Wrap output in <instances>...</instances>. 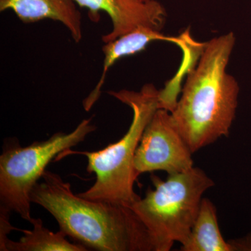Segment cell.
Returning <instances> with one entry per match:
<instances>
[{
  "mask_svg": "<svg viewBox=\"0 0 251 251\" xmlns=\"http://www.w3.org/2000/svg\"><path fill=\"white\" fill-rule=\"evenodd\" d=\"M14 11L25 23L52 20L62 23L75 43L82 39V16L74 0H0V11Z\"/></svg>",
  "mask_w": 251,
  "mask_h": 251,
  "instance_id": "cell-8",
  "label": "cell"
},
{
  "mask_svg": "<svg viewBox=\"0 0 251 251\" xmlns=\"http://www.w3.org/2000/svg\"><path fill=\"white\" fill-rule=\"evenodd\" d=\"M29 223L33 229H21L24 235L18 242L6 238L0 242L1 251H86L81 244L71 243L66 239L67 234L59 229L53 232L46 228L42 220L32 218Z\"/></svg>",
  "mask_w": 251,
  "mask_h": 251,
  "instance_id": "cell-11",
  "label": "cell"
},
{
  "mask_svg": "<svg viewBox=\"0 0 251 251\" xmlns=\"http://www.w3.org/2000/svg\"><path fill=\"white\" fill-rule=\"evenodd\" d=\"M157 41H171L176 44H182V40L164 35L161 33V31L145 27L137 28L135 30L127 33L115 40L105 43L103 47V52L105 57L103 72L98 84L84 101L85 110H90L99 99L107 73L115 62L123 57L141 52L150 43Z\"/></svg>",
  "mask_w": 251,
  "mask_h": 251,
  "instance_id": "cell-9",
  "label": "cell"
},
{
  "mask_svg": "<svg viewBox=\"0 0 251 251\" xmlns=\"http://www.w3.org/2000/svg\"><path fill=\"white\" fill-rule=\"evenodd\" d=\"M160 91L147 84L139 92L123 90L108 94L133 110V120L128 131L115 143L97 151L67 150L57 156L61 159L70 154L87 157V171L96 175L94 184L77 196L94 201H103L129 206L140 199L134 191L138 178L134 166L137 149L145 127L158 109Z\"/></svg>",
  "mask_w": 251,
  "mask_h": 251,
  "instance_id": "cell-3",
  "label": "cell"
},
{
  "mask_svg": "<svg viewBox=\"0 0 251 251\" xmlns=\"http://www.w3.org/2000/svg\"><path fill=\"white\" fill-rule=\"evenodd\" d=\"M193 153L175 126L171 112L158 108L145 127L135 153L137 175L155 171L177 174L194 168Z\"/></svg>",
  "mask_w": 251,
  "mask_h": 251,
  "instance_id": "cell-6",
  "label": "cell"
},
{
  "mask_svg": "<svg viewBox=\"0 0 251 251\" xmlns=\"http://www.w3.org/2000/svg\"><path fill=\"white\" fill-rule=\"evenodd\" d=\"M141 1H152V0H141Z\"/></svg>",
  "mask_w": 251,
  "mask_h": 251,
  "instance_id": "cell-13",
  "label": "cell"
},
{
  "mask_svg": "<svg viewBox=\"0 0 251 251\" xmlns=\"http://www.w3.org/2000/svg\"><path fill=\"white\" fill-rule=\"evenodd\" d=\"M42 179L31 190V203L49 211L77 244L99 251H154L148 229L129 206L80 197L52 172H44Z\"/></svg>",
  "mask_w": 251,
  "mask_h": 251,
  "instance_id": "cell-2",
  "label": "cell"
},
{
  "mask_svg": "<svg viewBox=\"0 0 251 251\" xmlns=\"http://www.w3.org/2000/svg\"><path fill=\"white\" fill-rule=\"evenodd\" d=\"M92 118L85 119L69 133L58 132L44 141L21 147L18 141L5 143L0 156L1 206L29 222L31 190L54 158L85 140L96 130Z\"/></svg>",
  "mask_w": 251,
  "mask_h": 251,
  "instance_id": "cell-5",
  "label": "cell"
},
{
  "mask_svg": "<svg viewBox=\"0 0 251 251\" xmlns=\"http://www.w3.org/2000/svg\"><path fill=\"white\" fill-rule=\"evenodd\" d=\"M181 250L233 251L232 244L225 240L220 231L216 206L208 198H202L191 233Z\"/></svg>",
  "mask_w": 251,
  "mask_h": 251,
  "instance_id": "cell-10",
  "label": "cell"
},
{
  "mask_svg": "<svg viewBox=\"0 0 251 251\" xmlns=\"http://www.w3.org/2000/svg\"><path fill=\"white\" fill-rule=\"evenodd\" d=\"M155 190L129 206L148 229L154 251H169L175 242L187 241L197 218L203 194L214 186L199 168L169 175L163 181L151 176Z\"/></svg>",
  "mask_w": 251,
  "mask_h": 251,
  "instance_id": "cell-4",
  "label": "cell"
},
{
  "mask_svg": "<svg viewBox=\"0 0 251 251\" xmlns=\"http://www.w3.org/2000/svg\"><path fill=\"white\" fill-rule=\"evenodd\" d=\"M235 42V35L229 31L204 44L171 112L193 153L227 136L235 118L239 85L227 72Z\"/></svg>",
  "mask_w": 251,
  "mask_h": 251,
  "instance_id": "cell-1",
  "label": "cell"
},
{
  "mask_svg": "<svg viewBox=\"0 0 251 251\" xmlns=\"http://www.w3.org/2000/svg\"><path fill=\"white\" fill-rule=\"evenodd\" d=\"M90 11L91 18L98 21L103 11L112 21L111 31L102 36L103 43L115 40L137 28L145 27L161 31L167 19L164 6L156 0H74Z\"/></svg>",
  "mask_w": 251,
  "mask_h": 251,
  "instance_id": "cell-7",
  "label": "cell"
},
{
  "mask_svg": "<svg viewBox=\"0 0 251 251\" xmlns=\"http://www.w3.org/2000/svg\"><path fill=\"white\" fill-rule=\"evenodd\" d=\"M233 251H251V237L231 240Z\"/></svg>",
  "mask_w": 251,
  "mask_h": 251,
  "instance_id": "cell-12",
  "label": "cell"
}]
</instances>
